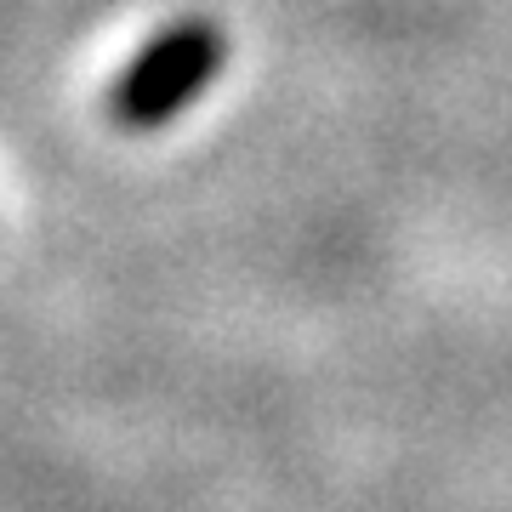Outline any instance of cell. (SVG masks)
I'll use <instances>...</instances> for the list:
<instances>
[{
  "label": "cell",
  "mask_w": 512,
  "mask_h": 512,
  "mask_svg": "<svg viewBox=\"0 0 512 512\" xmlns=\"http://www.w3.org/2000/svg\"><path fill=\"white\" fill-rule=\"evenodd\" d=\"M228 63V35L211 18H177L126 57L109 80V120L120 131H160L211 86Z\"/></svg>",
  "instance_id": "cell-1"
}]
</instances>
